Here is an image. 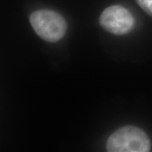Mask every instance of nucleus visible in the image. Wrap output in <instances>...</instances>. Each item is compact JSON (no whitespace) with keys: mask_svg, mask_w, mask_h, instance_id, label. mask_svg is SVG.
<instances>
[{"mask_svg":"<svg viewBox=\"0 0 152 152\" xmlns=\"http://www.w3.org/2000/svg\"><path fill=\"white\" fill-rule=\"evenodd\" d=\"M151 142L147 134L135 126H125L113 132L106 142L109 152H148Z\"/></svg>","mask_w":152,"mask_h":152,"instance_id":"f257e3e1","label":"nucleus"},{"mask_svg":"<svg viewBox=\"0 0 152 152\" xmlns=\"http://www.w3.org/2000/svg\"><path fill=\"white\" fill-rule=\"evenodd\" d=\"M30 23L36 34L43 40L56 42L64 37L67 24L63 17L52 10H38L30 16Z\"/></svg>","mask_w":152,"mask_h":152,"instance_id":"f03ea898","label":"nucleus"},{"mask_svg":"<svg viewBox=\"0 0 152 152\" xmlns=\"http://www.w3.org/2000/svg\"><path fill=\"white\" fill-rule=\"evenodd\" d=\"M99 22L104 29L116 35L129 33L134 26V18L131 13L118 5L106 8L101 14Z\"/></svg>","mask_w":152,"mask_h":152,"instance_id":"7ed1b4c3","label":"nucleus"},{"mask_svg":"<svg viewBox=\"0 0 152 152\" xmlns=\"http://www.w3.org/2000/svg\"><path fill=\"white\" fill-rule=\"evenodd\" d=\"M141 8L149 16H152V0H136Z\"/></svg>","mask_w":152,"mask_h":152,"instance_id":"20e7f679","label":"nucleus"}]
</instances>
